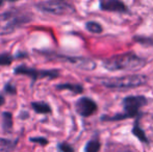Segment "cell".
<instances>
[{
    "label": "cell",
    "instance_id": "6da1fadb",
    "mask_svg": "<svg viewBox=\"0 0 153 152\" xmlns=\"http://www.w3.org/2000/svg\"><path fill=\"white\" fill-rule=\"evenodd\" d=\"M147 64L145 57L137 55L133 52H126L111 56L102 62V65L107 71H135L140 70Z\"/></svg>",
    "mask_w": 153,
    "mask_h": 152
},
{
    "label": "cell",
    "instance_id": "7a4b0ae2",
    "mask_svg": "<svg viewBox=\"0 0 153 152\" xmlns=\"http://www.w3.org/2000/svg\"><path fill=\"white\" fill-rule=\"evenodd\" d=\"M148 104L147 97L143 95H129L123 98L122 105L124 112L114 116H101L100 120L105 122L122 121V120L131 119V118L142 117L141 108Z\"/></svg>",
    "mask_w": 153,
    "mask_h": 152
},
{
    "label": "cell",
    "instance_id": "3957f363",
    "mask_svg": "<svg viewBox=\"0 0 153 152\" xmlns=\"http://www.w3.org/2000/svg\"><path fill=\"white\" fill-rule=\"evenodd\" d=\"M31 20V15L23 10L12 8L6 10L0 14V35H10Z\"/></svg>",
    "mask_w": 153,
    "mask_h": 152
},
{
    "label": "cell",
    "instance_id": "277c9868",
    "mask_svg": "<svg viewBox=\"0 0 153 152\" xmlns=\"http://www.w3.org/2000/svg\"><path fill=\"white\" fill-rule=\"evenodd\" d=\"M147 76L144 74H129L125 76L101 78L98 81L107 89L111 90H128L139 87L147 83Z\"/></svg>",
    "mask_w": 153,
    "mask_h": 152
},
{
    "label": "cell",
    "instance_id": "5b68a950",
    "mask_svg": "<svg viewBox=\"0 0 153 152\" xmlns=\"http://www.w3.org/2000/svg\"><path fill=\"white\" fill-rule=\"evenodd\" d=\"M38 10L45 14L56 15V16H64V15H72L76 13L75 7L72 4L61 0H49V1H42L36 4Z\"/></svg>",
    "mask_w": 153,
    "mask_h": 152
},
{
    "label": "cell",
    "instance_id": "8992f818",
    "mask_svg": "<svg viewBox=\"0 0 153 152\" xmlns=\"http://www.w3.org/2000/svg\"><path fill=\"white\" fill-rule=\"evenodd\" d=\"M14 73L16 75H26L30 77L32 82L36 81L39 78H49L55 79L59 76V70H38L36 68L28 67L25 65H20L14 69Z\"/></svg>",
    "mask_w": 153,
    "mask_h": 152
},
{
    "label": "cell",
    "instance_id": "52a82bcc",
    "mask_svg": "<svg viewBox=\"0 0 153 152\" xmlns=\"http://www.w3.org/2000/svg\"><path fill=\"white\" fill-rule=\"evenodd\" d=\"M75 110L81 117L89 118L96 114L98 110V105L92 98L80 97L75 102Z\"/></svg>",
    "mask_w": 153,
    "mask_h": 152
},
{
    "label": "cell",
    "instance_id": "ba28073f",
    "mask_svg": "<svg viewBox=\"0 0 153 152\" xmlns=\"http://www.w3.org/2000/svg\"><path fill=\"white\" fill-rule=\"evenodd\" d=\"M59 59L62 61L70 63L74 65L76 68L87 71H92L96 68V63L93 59H88V57H81V56H64V55H59Z\"/></svg>",
    "mask_w": 153,
    "mask_h": 152
},
{
    "label": "cell",
    "instance_id": "9c48e42d",
    "mask_svg": "<svg viewBox=\"0 0 153 152\" xmlns=\"http://www.w3.org/2000/svg\"><path fill=\"white\" fill-rule=\"evenodd\" d=\"M99 7L104 12L122 13V14L129 12L128 6L120 0H102L99 2Z\"/></svg>",
    "mask_w": 153,
    "mask_h": 152
},
{
    "label": "cell",
    "instance_id": "30bf717a",
    "mask_svg": "<svg viewBox=\"0 0 153 152\" xmlns=\"http://www.w3.org/2000/svg\"><path fill=\"white\" fill-rule=\"evenodd\" d=\"M140 119H141V117L135 118V121H134V123H133L132 129H131V133H132L137 140L141 141L142 143H144V144H149V139L147 138L145 131H144L143 128H142L141 125H140Z\"/></svg>",
    "mask_w": 153,
    "mask_h": 152
},
{
    "label": "cell",
    "instance_id": "8fae6325",
    "mask_svg": "<svg viewBox=\"0 0 153 152\" xmlns=\"http://www.w3.org/2000/svg\"><path fill=\"white\" fill-rule=\"evenodd\" d=\"M57 90L62 91V90H69V91L73 92L74 94H81L85 91V87L80 83H72V82H65L61 83V85H57L56 87Z\"/></svg>",
    "mask_w": 153,
    "mask_h": 152
},
{
    "label": "cell",
    "instance_id": "7c38bea8",
    "mask_svg": "<svg viewBox=\"0 0 153 152\" xmlns=\"http://www.w3.org/2000/svg\"><path fill=\"white\" fill-rule=\"evenodd\" d=\"M31 108L36 113V114H50L52 112L50 105L47 102L44 101H39V102H32L31 103Z\"/></svg>",
    "mask_w": 153,
    "mask_h": 152
},
{
    "label": "cell",
    "instance_id": "4fadbf2b",
    "mask_svg": "<svg viewBox=\"0 0 153 152\" xmlns=\"http://www.w3.org/2000/svg\"><path fill=\"white\" fill-rule=\"evenodd\" d=\"M13 115L10 112L2 113V129L5 133L10 132L13 129Z\"/></svg>",
    "mask_w": 153,
    "mask_h": 152
},
{
    "label": "cell",
    "instance_id": "5bb4252c",
    "mask_svg": "<svg viewBox=\"0 0 153 152\" xmlns=\"http://www.w3.org/2000/svg\"><path fill=\"white\" fill-rule=\"evenodd\" d=\"M16 141H10V140H6V139H0V152H10L15 149L17 145Z\"/></svg>",
    "mask_w": 153,
    "mask_h": 152
},
{
    "label": "cell",
    "instance_id": "9a60e30c",
    "mask_svg": "<svg viewBox=\"0 0 153 152\" xmlns=\"http://www.w3.org/2000/svg\"><path fill=\"white\" fill-rule=\"evenodd\" d=\"M85 29L92 33H96V35L102 33L103 31L102 25L99 22H96V21H89V22L85 23Z\"/></svg>",
    "mask_w": 153,
    "mask_h": 152
},
{
    "label": "cell",
    "instance_id": "2e32d148",
    "mask_svg": "<svg viewBox=\"0 0 153 152\" xmlns=\"http://www.w3.org/2000/svg\"><path fill=\"white\" fill-rule=\"evenodd\" d=\"M101 148V143L98 139H93L89 141L85 146V152H99Z\"/></svg>",
    "mask_w": 153,
    "mask_h": 152
},
{
    "label": "cell",
    "instance_id": "e0dca14e",
    "mask_svg": "<svg viewBox=\"0 0 153 152\" xmlns=\"http://www.w3.org/2000/svg\"><path fill=\"white\" fill-rule=\"evenodd\" d=\"M13 61H14V56L8 53L0 54V66H10L12 65Z\"/></svg>",
    "mask_w": 153,
    "mask_h": 152
},
{
    "label": "cell",
    "instance_id": "ac0fdd59",
    "mask_svg": "<svg viewBox=\"0 0 153 152\" xmlns=\"http://www.w3.org/2000/svg\"><path fill=\"white\" fill-rule=\"evenodd\" d=\"M133 40L137 43L143 45H147V46H153V39L147 38V37H133Z\"/></svg>",
    "mask_w": 153,
    "mask_h": 152
},
{
    "label": "cell",
    "instance_id": "d6986e66",
    "mask_svg": "<svg viewBox=\"0 0 153 152\" xmlns=\"http://www.w3.org/2000/svg\"><path fill=\"white\" fill-rule=\"evenodd\" d=\"M57 148H59V152H75L74 148L67 142L59 143V144L57 145Z\"/></svg>",
    "mask_w": 153,
    "mask_h": 152
},
{
    "label": "cell",
    "instance_id": "ffe728a7",
    "mask_svg": "<svg viewBox=\"0 0 153 152\" xmlns=\"http://www.w3.org/2000/svg\"><path fill=\"white\" fill-rule=\"evenodd\" d=\"M29 141L32 143H36V144H40V145H42V146H46V145H48V143H49V141L47 140L46 138H43V136H34V138H30Z\"/></svg>",
    "mask_w": 153,
    "mask_h": 152
},
{
    "label": "cell",
    "instance_id": "44dd1931",
    "mask_svg": "<svg viewBox=\"0 0 153 152\" xmlns=\"http://www.w3.org/2000/svg\"><path fill=\"white\" fill-rule=\"evenodd\" d=\"M4 91H5V93L10 94V95H16L17 94L16 87L10 82H7L5 85H4Z\"/></svg>",
    "mask_w": 153,
    "mask_h": 152
},
{
    "label": "cell",
    "instance_id": "7402d4cb",
    "mask_svg": "<svg viewBox=\"0 0 153 152\" xmlns=\"http://www.w3.org/2000/svg\"><path fill=\"white\" fill-rule=\"evenodd\" d=\"M5 102V99H4V96L2 94H0V106H2Z\"/></svg>",
    "mask_w": 153,
    "mask_h": 152
},
{
    "label": "cell",
    "instance_id": "603a6c76",
    "mask_svg": "<svg viewBox=\"0 0 153 152\" xmlns=\"http://www.w3.org/2000/svg\"><path fill=\"white\" fill-rule=\"evenodd\" d=\"M18 59H20V57H25V56H27V53H23V52H20V53H17V55H16Z\"/></svg>",
    "mask_w": 153,
    "mask_h": 152
},
{
    "label": "cell",
    "instance_id": "cb8c5ba5",
    "mask_svg": "<svg viewBox=\"0 0 153 152\" xmlns=\"http://www.w3.org/2000/svg\"><path fill=\"white\" fill-rule=\"evenodd\" d=\"M118 152H133L131 149H121V150H119Z\"/></svg>",
    "mask_w": 153,
    "mask_h": 152
},
{
    "label": "cell",
    "instance_id": "d4e9b609",
    "mask_svg": "<svg viewBox=\"0 0 153 152\" xmlns=\"http://www.w3.org/2000/svg\"><path fill=\"white\" fill-rule=\"evenodd\" d=\"M3 5V1H0V6H2Z\"/></svg>",
    "mask_w": 153,
    "mask_h": 152
}]
</instances>
